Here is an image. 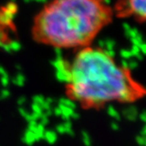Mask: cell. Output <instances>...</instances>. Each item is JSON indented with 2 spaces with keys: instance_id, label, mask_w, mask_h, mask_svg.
<instances>
[{
  "instance_id": "cell-1",
  "label": "cell",
  "mask_w": 146,
  "mask_h": 146,
  "mask_svg": "<svg viewBox=\"0 0 146 146\" xmlns=\"http://www.w3.org/2000/svg\"><path fill=\"white\" fill-rule=\"evenodd\" d=\"M66 96L86 110L111 104H134L146 98V86L131 70L99 47L78 49L65 71Z\"/></svg>"
},
{
  "instance_id": "cell-2",
  "label": "cell",
  "mask_w": 146,
  "mask_h": 146,
  "mask_svg": "<svg viewBox=\"0 0 146 146\" xmlns=\"http://www.w3.org/2000/svg\"><path fill=\"white\" fill-rule=\"evenodd\" d=\"M112 18L105 0H52L35 17L33 35L48 46L81 49L91 46Z\"/></svg>"
},
{
  "instance_id": "cell-3",
  "label": "cell",
  "mask_w": 146,
  "mask_h": 146,
  "mask_svg": "<svg viewBox=\"0 0 146 146\" xmlns=\"http://www.w3.org/2000/svg\"><path fill=\"white\" fill-rule=\"evenodd\" d=\"M120 6L121 15L146 22V0H123Z\"/></svg>"
}]
</instances>
